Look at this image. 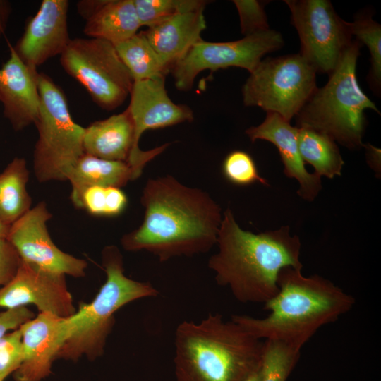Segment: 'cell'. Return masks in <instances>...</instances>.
<instances>
[{
    "instance_id": "cell-1",
    "label": "cell",
    "mask_w": 381,
    "mask_h": 381,
    "mask_svg": "<svg viewBox=\"0 0 381 381\" xmlns=\"http://www.w3.org/2000/svg\"><path fill=\"white\" fill-rule=\"evenodd\" d=\"M140 202L143 221L122 236L126 250H146L165 262L205 253L217 244L221 208L206 192L167 175L147 180Z\"/></svg>"
},
{
    "instance_id": "cell-2",
    "label": "cell",
    "mask_w": 381,
    "mask_h": 381,
    "mask_svg": "<svg viewBox=\"0 0 381 381\" xmlns=\"http://www.w3.org/2000/svg\"><path fill=\"white\" fill-rule=\"evenodd\" d=\"M218 251L208 260L218 285L229 289L239 302L265 303L278 292V274L291 267L301 270V241L289 226L254 234L242 229L232 211L222 216Z\"/></svg>"
},
{
    "instance_id": "cell-3",
    "label": "cell",
    "mask_w": 381,
    "mask_h": 381,
    "mask_svg": "<svg viewBox=\"0 0 381 381\" xmlns=\"http://www.w3.org/2000/svg\"><path fill=\"white\" fill-rule=\"evenodd\" d=\"M279 291L264 303L270 313L256 318L233 315L231 320L261 340H279L302 348L322 326L351 310L355 298L331 281L286 267L278 274Z\"/></svg>"
},
{
    "instance_id": "cell-4",
    "label": "cell",
    "mask_w": 381,
    "mask_h": 381,
    "mask_svg": "<svg viewBox=\"0 0 381 381\" xmlns=\"http://www.w3.org/2000/svg\"><path fill=\"white\" fill-rule=\"evenodd\" d=\"M264 340L232 320L210 313L198 322L183 320L175 330L177 381H246L260 366Z\"/></svg>"
},
{
    "instance_id": "cell-5",
    "label": "cell",
    "mask_w": 381,
    "mask_h": 381,
    "mask_svg": "<svg viewBox=\"0 0 381 381\" xmlns=\"http://www.w3.org/2000/svg\"><path fill=\"white\" fill-rule=\"evenodd\" d=\"M102 258L106 281L90 303H80L78 311L66 318L68 337L56 359L76 361L83 355L90 360L99 357L115 323L116 312L132 301L159 294L150 282H138L125 275L118 247H104Z\"/></svg>"
},
{
    "instance_id": "cell-6",
    "label": "cell",
    "mask_w": 381,
    "mask_h": 381,
    "mask_svg": "<svg viewBox=\"0 0 381 381\" xmlns=\"http://www.w3.org/2000/svg\"><path fill=\"white\" fill-rule=\"evenodd\" d=\"M361 43L353 40L325 86L317 88L296 116V127H308L325 133L350 150L364 145V111H380L361 89L356 62Z\"/></svg>"
},
{
    "instance_id": "cell-7",
    "label": "cell",
    "mask_w": 381,
    "mask_h": 381,
    "mask_svg": "<svg viewBox=\"0 0 381 381\" xmlns=\"http://www.w3.org/2000/svg\"><path fill=\"white\" fill-rule=\"evenodd\" d=\"M40 99L35 123L38 139L33 154V169L40 183L68 181L78 159L85 153V128L73 119L63 91L43 73H37Z\"/></svg>"
},
{
    "instance_id": "cell-8",
    "label": "cell",
    "mask_w": 381,
    "mask_h": 381,
    "mask_svg": "<svg viewBox=\"0 0 381 381\" xmlns=\"http://www.w3.org/2000/svg\"><path fill=\"white\" fill-rule=\"evenodd\" d=\"M317 88L315 71L299 54L267 57L243 84V102L290 122Z\"/></svg>"
},
{
    "instance_id": "cell-9",
    "label": "cell",
    "mask_w": 381,
    "mask_h": 381,
    "mask_svg": "<svg viewBox=\"0 0 381 381\" xmlns=\"http://www.w3.org/2000/svg\"><path fill=\"white\" fill-rule=\"evenodd\" d=\"M60 63L104 110L119 107L130 96L134 80L109 42L91 37L71 39L60 55Z\"/></svg>"
},
{
    "instance_id": "cell-10",
    "label": "cell",
    "mask_w": 381,
    "mask_h": 381,
    "mask_svg": "<svg viewBox=\"0 0 381 381\" xmlns=\"http://www.w3.org/2000/svg\"><path fill=\"white\" fill-rule=\"evenodd\" d=\"M301 42L299 54L315 72L330 75L352 42L349 22L327 0H286Z\"/></svg>"
},
{
    "instance_id": "cell-11",
    "label": "cell",
    "mask_w": 381,
    "mask_h": 381,
    "mask_svg": "<svg viewBox=\"0 0 381 381\" xmlns=\"http://www.w3.org/2000/svg\"><path fill=\"white\" fill-rule=\"evenodd\" d=\"M283 45L282 35L271 29L231 42H212L202 39L169 71L176 87L187 91L192 88L195 78L202 71L239 67L250 73L266 54L278 50Z\"/></svg>"
},
{
    "instance_id": "cell-12",
    "label": "cell",
    "mask_w": 381,
    "mask_h": 381,
    "mask_svg": "<svg viewBox=\"0 0 381 381\" xmlns=\"http://www.w3.org/2000/svg\"><path fill=\"white\" fill-rule=\"evenodd\" d=\"M52 217L41 201L9 226L6 238L23 262L52 273L84 277L87 262L62 251L52 240L47 226Z\"/></svg>"
},
{
    "instance_id": "cell-13",
    "label": "cell",
    "mask_w": 381,
    "mask_h": 381,
    "mask_svg": "<svg viewBox=\"0 0 381 381\" xmlns=\"http://www.w3.org/2000/svg\"><path fill=\"white\" fill-rule=\"evenodd\" d=\"M28 304L35 306L40 313L61 318H68L76 311L65 275L23 262L14 278L0 288V307L9 309Z\"/></svg>"
},
{
    "instance_id": "cell-14",
    "label": "cell",
    "mask_w": 381,
    "mask_h": 381,
    "mask_svg": "<svg viewBox=\"0 0 381 381\" xmlns=\"http://www.w3.org/2000/svg\"><path fill=\"white\" fill-rule=\"evenodd\" d=\"M83 145L85 154L127 162L142 174L145 165L164 152L169 144L149 150H141L135 138L133 118L126 108L121 113L94 121L85 128Z\"/></svg>"
},
{
    "instance_id": "cell-15",
    "label": "cell",
    "mask_w": 381,
    "mask_h": 381,
    "mask_svg": "<svg viewBox=\"0 0 381 381\" xmlns=\"http://www.w3.org/2000/svg\"><path fill=\"white\" fill-rule=\"evenodd\" d=\"M67 0H43L31 18L14 50L32 71L61 55L71 41L68 30Z\"/></svg>"
},
{
    "instance_id": "cell-16",
    "label": "cell",
    "mask_w": 381,
    "mask_h": 381,
    "mask_svg": "<svg viewBox=\"0 0 381 381\" xmlns=\"http://www.w3.org/2000/svg\"><path fill=\"white\" fill-rule=\"evenodd\" d=\"M19 328L23 359L13 373L14 380L41 381L50 374L52 363L68 337L66 318L40 313Z\"/></svg>"
},
{
    "instance_id": "cell-17",
    "label": "cell",
    "mask_w": 381,
    "mask_h": 381,
    "mask_svg": "<svg viewBox=\"0 0 381 381\" xmlns=\"http://www.w3.org/2000/svg\"><path fill=\"white\" fill-rule=\"evenodd\" d=\"M10 56L0 68V102L4 116L16 131L35 124L40 99L36 74L19 58L8 42Z\"/></svg>"
},
{
    "instance_id": "cell-18",
    "label": "cell",
    "mask_w": 381,
    "mask_h": 381,
    "mask_svg": "<svg viewBox=\"0 0 381 381\" xmlns=\"http://www.w3.org/2000/svg\"><path fill=\"white\" fill-rule=\"evenodd\" d=\"M165 76L134 82L128 109L139 142L147 130L163 128L193 120L191 109L171 101L165 88Z\"/></svg>"
},
{
    "instance_id": "cell-19",
    "label": "cell",
    "mask_w": 381,
    "mask_h": 381,
    "mask_svg": "<svg viewBox=\"0 0 381 381\" xmlns=\"http://www.w3.org/2000/svg\"><path fill=\"white\" fill-rule=\"evenodd\" d=\"M252 142L264 140L274 144L277 148L284 174L295 179L298 184V195L307 201H313L322 189L321 177L309 173L303 161L298 146V128L274 112H267L264 121L257 126L246 131Z\"/></svg>"
},
{
    "instance_id": "cell-20",
    "label": "cell",
    "mask_w": 381,
    "mask_h": 381,
    "mask_svg": "<svg viewBox=\"0 0 381 381\" xmlns=\"http://www.w3.org/2000/svg\"><path fill=\"white\" fill-rule=\"evenodd\" d=\"M203 11L198 9L178 14L142 32L169 71L202 40L201 34L206 28Z\"/></svg>"
},
{
    "instance_id": "cell-21",
    "label": "cell",
    "mask_w": 381,
    "mask_h": 381,
    "mask_svg": "<svg viewBox=\"0 0 381 381\" xmlns=\"http://www.w3.org/2000/svg\"><path fill=\"white\" fill-rule=\"evenodd\" d=\"M141 174L127 162L107 160L84 153L68 176L71 186L70 198L73 205L79 209L81 194L86 188L91 186L121 188Z\"/></svg>"
},
{
    "instance_id": "cell-22",
    "label": "cell",
    "mask_w": 381,
    "mask_h": 381,
    "mask_svg": "<svg viewBox=\"0 0 381 381\" xmlns=\"http://www.w3.org/2000/svg\"><path fill=\"white\" fill-rule=\"evenodd\" d=\"M140 27L133 0H107L99 11L85 21L83 32L89 37L116 44L137 34Z\"/></svg>"
},
{
    "instance_id": "cell-23",
    "label": "cell",
    "mask_w": 381,
    "mask_h": 381,
    "mask_svg": "<svg viewBox=\"0 0 381 381\" xmlns=\"http://www.w3.org/2000/svg\"><path fill=\"white\" fill-rule=\"evenodd\" d=\"M30 171L24 158L15 157L0 173V222L10 226L32 208L27 190Z\"/></svg>"
},
{
    "instance_id": "cell-24",
    "label": "cell",
    "mask_w": 381,
    "mask_h": 381,
    "mask_svg": "<svg viewBox=\"0 0 381 381\" xmlns=\"http://www.w3.org/2000/svg\"><path fill=\"white\" fill-rule=\"evenodd\" d=\"M297 141L304 163L312 165L319 176H340L344 159L337 143L330 137L308 127H297Z\"/></svg>"
},
{
    "instance_id": "cell-25",
    "label": "cell",
    "mask_w": 381,
    "mask_h": 381,
    "mask_svg": "<svg viewBox=\"0 0 381 381\" xmlns=\"http://www.w3.org/2000/svg\"><path fill=\"white\" fill-rule=\"evenodd\" d=\"M114 47L134 82L166 75L169 72L142 32Z\"/></svg>"
},
{
    "instance_id": "cell-26",
    "label": "cell",
    "mask_w": 381,
    "mask_h": 381,
    "mask_svg": "<svg viewBox=\"0 0 381 381\" xmlns=\"http://www.w3.org/2000/svg\"><path fill=\"white\" fill-rule=\"evenodd\" d=\"M302 348L279 340H264L260 381H286L297 364Z\"/></svg>"
},
{
    "instance_id": "cell-27",
    "label": "cell",
    "mask_w": 381,
    "mask_h": 381,
    "mask_svg": "<svg viewBox=\"0 0 381 381\" xmlns=\"http://www.w3.org/2000/svg\"><path fill=\"white\" fill-rule=\"evenodd\" d=\"M137 16L142 26L147 28L178 14L204 9L203 0H133Z\"/></svg>"
},
{
    "instance_id": "cell-28",
    "label": "cell",
    "mask_w": 381,
    "mask_h": 381,
    "mask_svg": "<svg viewBox=\"0 0 381 381\" xmlns=\"http://www.w3.org/2000/svg\"><path fill=\"white\" fill-rule=\"evenodd\" d=\"M349 27L352 36L369 49L371 67L368 79L377 92L381 84V26L371 16L363 15L349 23Z\"/></svg>"
},
{
    "instance_id": "cell-29",
    "label": "cell",
    "mask_w": 381,
    "mask_h": 381,
    "mask_svg": "<svg viewBox=\"0 0 381 381\" xmlns=\"http://www.w3.org/2000/svg\"><path fill=\"white\" fill-rule=\"evenodd\" d=\"M222 173L226 180L237 186H248L256 182L269 186L267 181L259 175L252 157L242 150L232 151L226 156Z\"/></svg>"
},
{
    "instance_id": "cell-30",
    "label": "cell",
    "mask_w": 381,
    "mask_h": 381,
    "mask_svg": "<svg viewBox=\"0 0 381 381\" xmlns=\"http://www.w3.org/2000/svg\"><path fill=\"white\" fill-rule=\"evenodd\" d=\"M23 359L22 333L18 328L0 339V381L13 373Z\"/></svg>"
},
{
    "instance_id": "cell-31",
    "label": "cell",
    "mask_w": 381,
    "mask_h": 381,
    "mask_svg": "<svg viewBox=\"0 0 381 381\" xmlns=\"http://www.w3.org/2000/svg\"><path fill=\"white\" fill-rule=\"evenodd\" d=\"M233 2L238 13L241 31L244 37L270 29L264 4L255 0Z\"/></svg>"
},
{
    "instance_id": "cell-32",
    "label": "cell",
    "mask_w": 381,
    "mask_h": 381,
    "mask_svg": "<svg viewBox=\"0 0 381 381\" xmlns=\"http://www.w3.org/2000/svg\"><path fill=\"white\" fill-rule=\"evenodd\" d=\"M23 261L6 237H0V286L8 284L16 275Z\"/></svg>"
},
{
    "instance_id": "cell-33",
    "label": "cell",
    "mask_w": 381,
    "mask_h": 381,
    "mask_svg": "<svg viewBox=\"0 0 381 381\" xmlns=\"http://www.w3.org/2000/svg\"><path fill=\"white\" fill-rule=\"evenodd\" d=\"M107 187L91 186L81 194L79 209L97 217H107Z\"/></svg>"
},
{
    "instance_id": "cell-34",
    "label": "cell",
    "mask_w": 381,
    "mask_h": 381,
    "mask_svg": "<svg viewBox=\"0 0 381 381\" xmlns=\"http://www.w3.org/2000/svg\"><path fill=\"white\" fill-rule=\"evenodd\" d=\"M34 318V313L25 306L9 308L0 313V339L10 330H15Z\"/></svg>"
},
{
    "instance_id": "cell-35",
    "label": "cell",
    "mask_w": 381,
    "mask_h": 381,
    "mask_svg": "<svg viewBox=\"0 0 381 381\" xmlns=\"http://www.w3.org/2000/svg\"><path fill=\"white\" fill-rule=\"evenodd\" d=\"M107 0H80L76 4L78 14L87 20L105 4Z\"/></svg>"
},
{
    "instance_id": "cell-36",
    "label": "cell",
    "mask_w": 381,
    "mask_h": 381,
    "mask_svg": "<svg viewBox=\"0 0 381 381\" xmlns=\"http://www.w3.org/2000/svg\"><path fill=\"white\" fill-rule=\"evenodd\" d=\"M11 12V2L8 0H0V40L4 35Z\"/></svg>"
},
{
    "instance_id": "cell-37",
    "label": "cell",
    "mask_w": 381,
    "mask_h": 381,
    "mask_svg": "<svg viewBox=\"0 0 381 381\" xmlns=\"http://www.w3.org/2000/svg\"><path fill=\"white\" fill-rule=\"evenodd\" d=\"M9 226L0 222V237H6Z\"/></svg>"
},
{
    "instance_id": "cell-38",
    "label": "cell",
    "mask_w": 381,
    "mask_h": 381,
    "mask_svg": "<svg viewBox=\"0 0 381 381\" xmlns=\"http://www.w3.org/2000/svg\"><path fill=\"white\" fill-rule=\"evenodd\" d=\"M246 381H260L259 370L253 373Z\"/></svg>"
}]
</instances>
